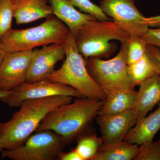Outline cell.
Instances as JSON below:
<instances>
[{"mask_svg":"<svg viewBox=\"0 0 160 160\" xmlns=\"http://www.w3.org/2000/svg\"><path fill=\"white\" fill-rule=\"evenodd\" d=\"M57 159L60 160H82L75 149L68 152H62Z\"/></svg>","mask_w":160,"mask_h":160,"instance_id":"4316f807","label":"cell"},{"mask_svg":"<svg viewBox=\"0 0 160 160\" xmlns=\"http://www.w3.org/2000/svg\"><path fill=\"white\" fill-rule=\"evenodd\" d=\"M101 138L104 144L124 141L126 135L137 122L133 109L106 115H97Z\"/></svg>","mask_w":160,"mask_h":160,"instance_id":"7c38bea8","label":"cell"},{"mask_svg":"<svg viewBox=\"0 0 160 160\" xmlns=\"http://www.w3.org/2000/svg\"><path fill=\"white\" fill-rule=\"evenodd\" d=\"M139 146L124 141L103 144L92 160H133Z\"/></svg>","mask_w":160,"mask_h":160,"instance_id":"ac0fdd59","label":"cell"},{"mask_svg":"<svg viewBox=\"0 0 160 160\" xmlns=\"http://www.w3.org/2000/svg\"><path fill=\"white\" fill-rule=\"evenodd\" d=\"M10 92H11V91H3L0 90V99H1V98H2L5 97L8 95L10 93Z\"/></svg>","mask_w":160,"mask_h":160,"instance_id":"f546056e","label":"cell"},{"mask_svg":"<svg viewBox=\"0 0 160 160\" xmlns=\"http://www.w3.org/2000/svg\"><path fill=\"white\" fill-rule=\"evenodd\" d=\"M13 0H0V39L12 29Z\"/></svg>","mask_w":160,"mask_h":160,"instance_id":"7402d4cb","label":"cell"},{"mask_svg":"<svg viewBox=\"0 0 160 160\" xmlns=\"http://www.w3.org/2000/svg\"><path fill=\"white\" fill-rule=\"evenodd\" d=\"M139 86L133 109L137 121L146 116L160 102V74L147 79Z\"/></svg>","mask_w":160,"mask_h":160,"instance_id":"5bb4252c","label":"cell"},{"mask_svg":"<svg viewBox=\"0 0 160 160\" xmlns=\"http://www.w3.org/2000/svg\"><path fill=\"white\" fill-rule=\"evenodd\" d=\"M69 31L68 27L52 14L35 27L10 29L1 40L7 53H11L49 44L65 43Z\"/></svg>","mask_w":160,"mask_h":160,"instance_id":"277c9868","label":"cell"},{"mask_svg":"<svg viewBox=\"0 0 160 160\" xmlns=\"http://www.w3.org/2000/svg\"><path fill=\"white\" fill-rule=\"evenodd\" d=\"M129 36L112 21L94 20L83 24L74 37L78 51L86 60L107 56L112 50L110 41L125 42Z\"/></svg>","mask_w":160,"mask_h":160,"instance_id":"5b68a950","label":"cell"},{"mask_svg":"<svg viewBox=\"0 0 160 160\" xmlns=\"http://www.w3.org/2000/svg\"><path fill=\"white\" fill-rule=\"evenodd\" d=\"M75 7H78L81 12L90 15L98 21H110V18L101 9L99 6L92 2L90 0H70Z\"/></svg>","mask_w":160,"mask_h":160,"instance_id":"603a6c76","label":"cell"},{"mask_svg":"<svg viewBox=\"0 0 160 160\" xmlns=\"http://www.w3.org/2000/svg\"><path fill=\"white\" fill-rule=\"evenodd\" d=\"M65 49L66 59L62 65L52 72L47 79L68 85L87 98L105 100L104 90L89 74L86 59L78 51L74 36L70 31L65 42Z\"/></svg>","mask_w":160,"mask_h":160,"instance_id":"3957f363","label":"cell"},{"mask_svg":"<svg viewBox=\"0 0 160 160\" xmlns=\"http://www.w3.org/2000/svg\"><path fill=\"white\" fill-rule=\"evenodd\" d=\"M32 51L7 53L0 65V90L12 91L26 82Z\"/></svg>","mask_w":160,"mask_h":160,"instance_id":"8fae6325","label":"cell"},{"mask_svg":"<svg viewBox=\"0 0 160 160\" xmlns=\"http://www.w3.org/2000/svg\"><path fill=\"white\" fill-rule=\"evenodd\" d=\"M53 14L62 22L75 36L83 24L96 20L90 15L78 11L70 0H49Z\"/></svg>","mask_w":160,"mask_h":160,"instance_id":"2e32d148","label":"cell"},{"mask_svg":"<svg viewBox=\"0 0 160 160\" xmlns=\"http://www.w3.org/2000/svg\"><path fill=\"white\" fill-rule=\"evenodd\" d=\"M86 61L89 74L102 89H134L128 76L126 43H121L119 52L112 58L91 57Z\"/></svg>","mask_w":160,"mask_h":160,"instance_id":"8992f818","label":"cell"},{"mask_svg":"<svg viewBox=\"0 0 160 160\" xmlns=\"http://www.w3.org/2000/svg\"><path fill=\"white\" fill-rule=\"evenodd\" d=\"M103 144L101 137L94 134H87L78 139L75 149L82 160H92Z\"/></svg>","mask_w":160,"mask_h":160,"instance_id":"ffe728a7","label":"cell"},{"mask_svg":"<svg viewBox=\"0 0 160 160\" xmlns=\"http://www.w3.org/2000/svg\"><path fill=\"white\" fill-rule=\"evenodd\" d=\"M99 6L129 36H141L149 29L146 17L138 9L135 0H102Z\"/></svg>","mask_w":160,"mask_h":160,"instance_id":"ba28073f","label":"cell"},{"mask_svg":"<svg viewBox=\"0 0 160 160\" xmlns=\"http://www.w3.org/2000/svg\"><path fill=\"white\" fill-rule=\"evenodd\" d=\"M145 22L149 27L160 28V15L146 18Z\"/></svg>","mask_w":160,"mask_h":160,"instance_id":"83f0119b","label":"cell"},{"mask_svg":"<svg viewBox=\"0 0 160 160\" xmlns=\"http://www.w3.org/2000/svg\"><path fill=\"white\" fill-rule=\"evenodd\" d=\"M66 58L65 43H54L32 50L26 82L33 83L46 79L54 70L55 66Z\"/></svg>","mask_w":160,"mask_h":160,"instance_id":"30bf717a","label":"cell"},{"mask_svg":"<svg viewBox=\"0 0 160 160\" xmlns=\"http://www.w3.org/2000/svg\"><path fill=\"white\" fill-rule=\"evenodd\" d=\"M2 146V144H1V141H0V155H1V152L3 150Z\"/></svg>","mask_w":160,"mask_h":160,"instance_id":"4dcf8cb0","label":"cell"},{"mask_svg":"<svg viewBox=\"0 0 160 160\" xmlns=\"http://www.w3.org/2000/svg\"><path fill=\"white\" fill-rule=\"evenodd\" d=\"M72 98L55 96L24 101L10 120L0 122V141L3 149H13L22 146L49 112L71 102Z\"/></svg>","mask_w":160,"mask_h":160,"instance_id":"6da1fadb","label":"cell"},{"mask_svg":"<svg viewBox=\"0 0 160 160\" xmlns=\"http://www.w3.org/2000/svg\"><path fill=\"white\" fill-rule=\"evenodd\" d=\"M106 98L98 115H106L134 109L138 92L125 89H103Z\"/></svg>","mask_w":160,"mask_h":160,"instance_id":"9a60e30c","label":"cell"},{"mask_svg":"<svg viewBox=\"0 0 160 160\" xmlns=\"http://www.w3.org/2000/svg\"><path fill=\"white\" fill-rule=\"evenodd\" d=\"M105 100L77 98L74 102L60 106L49 112L40 123L35 132L52 130L61 135L68 144L86 129L97 116Z\"/></svg>","mask_w":160,"mask_h":160,"instance_id":"7a4b0ae2","label":"cell"},{"mask_svg":"<svg viewBox=\"0 0 160 160\" xmlns=\"http://www.w3.org/2000/svg\"><path fill=\"white\" fill-rule=\"evenodd\" d=\"M7 53V52L4 49V47H3L2 44V42H1V39H0V65L2 62L3 59H4Z\"/></svg>","mask_w":160,"mask_h":160,"instance_id":"f1b7e54d","label":"cell"},{"mask_svg":"<svg viewBox=\"0 0 160 160\" xmlns=\"http://www.w3.org/2000/svg\"><path fill=\"white\" fill-rule=\"evenodd\" d=\"M146 52L154 62L158 73L160 74V49L156 46L148 45Z\"/></svg>","mask_w":160,"mask_h":160,"instance_id":"484cf974","label":"cell"},{"mask_svg":"<svg viewBox=\"0 0 160 160\" xmlns=\"http://www.w3.org/2000/svg\"><path fill=\"white\" fill-rule=\"evenodd\" d=\"M147 45L156 46L160 49V28L150 29L141 36Z\"/></svg>","mask_w":160,"mask_h":160,"instance_id":"d4e9b609","label":"cell"},{"mask_svg":"<svg viewBox=\"0 0 160 160\" xmlns=\"http://www.w3.org/2000/svg\"><path fill=\"white\" fill-rule=\"evenodd\" d=\"M125 42L128 66L138 62L146 54L148 45L142 36H129Z\"/></svg>","mask_w":160,"mask_h":160,"instance_id":"44dd1931","label":"cell"},{"mask_svg":"<svg viewBox=\"0 0 160 160\" xmlns=\"http://www.w3.org/2000/svg\"><path fill=\"white\" fill-rule=\"evenodd\" d=\"M160 129V102L158 109L149 115L138 120L135 125L129 132L125 141L131 144L142 145L153 140Z\"/></svg>","mask_w":160,"mask_h":160,"instance_id":"e0dca14e","label":"cell"},{"mask_svg":"<svg viewBox=\"0 0 160 160\" xmlns=\"http://www.w3.org/2000/svg\"><path fill=\"white\" fill-rule=\"evenodd\" d=\"M128 73L130 82L134 87L158 73L154 62L147 52L141 59L128 66Z\"/></svg>","mask_w":160,"mask_h":160,"instance_id":"d6986e66","label":"cell"},{"mask_svg":"<svg viewBox=\"0 0 160 160\" xmlns=\"http://www.w3.org/2000/svg\"><path fill=\"white\" fill-rule=\"evenodd\" d=\"M59 134L51 130L35 132L18 148L3 149L2 158L12 160H54L67 145Z\"/></svg>","mask_w":160,"mask_h":160,"instance_id":"52a82bcc","label":"cell"},{"mask_svg":"<svg viewBox=\"0 0 160 160\" xmlns=\"http://www.w3.org/2000/svg\"><path fill=\"white\" fill-rule=\"evenodd\" d=\"M17 25L28 24L53 14L49 0H13Z\"/></svg>","mask_w":160,"mask_h":160,"instance_id":"4fadbf2b","label":"cell"},{"mask_svg":"<svg viewBox=\"0 0 160 160\" xmlns=\"http://www.w3.org/2000/svg\"><path fill=\"white\" fill-rule=\"evenodd\" d=\"M55 96H66L76 98H85L68 85L46 79L33 83L25 82L0 100L9 107H19L26 100Z\"/></svg>","mask_w":160,"mask_h":160,"instance_id":"9c48e42d","label":"cell"},{"mask_svg":"<svg viewBox=\"0 0 160 160\" xmlns=\"http://www.w3.org/2000/svg\"><path fill=\"white\" fill-rule=\"evenodd\" d=\"M133 160H160V140L151 141L139 146L138 151Z\"/></svg>","mask_w":160,"mask_h":160,"instance_id":"cb8c5ba5","label":"cell"}]
</instances>
